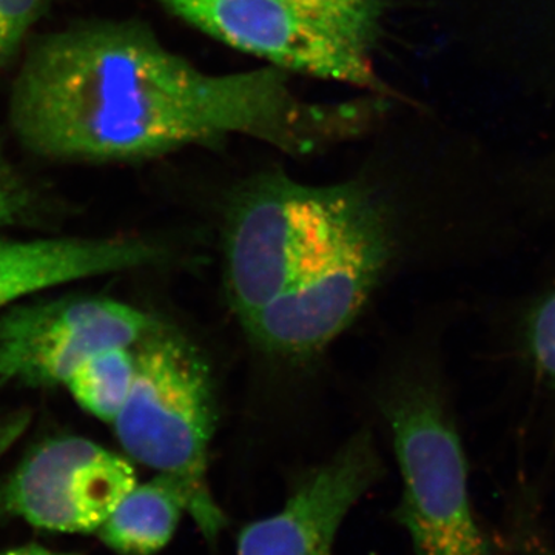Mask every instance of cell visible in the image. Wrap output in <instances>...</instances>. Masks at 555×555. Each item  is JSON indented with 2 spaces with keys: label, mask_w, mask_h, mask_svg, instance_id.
<instances>
[{
  "label": "cell",
  "mask_w": 555,
  "mask_h": 555,
  "mask_svg": "<svg viewBox=\"0 0 555 555\" xmlns=\"http://www.w3.org/2000/svg\"><path fill=\"white\" fill-rule=\"evenodd\" d=\"M393 254L385 206L369 215L275 299L244 321L251 341L301 357L328 345L366 305Z\"/></svg>",
  "instance_id": "cell-5"
},
{
  "label": "cell",
  "mask_w": 555,
  "mask_h": 555,
  "mask_svg": "<svg viewBox=\"0 0 555 555\" xmlns=\"http://www.w3.org/2000/svg\"><path fill=\"white\" fill-rule=\"evenodd\" d=\"M141 238H0V310L39 292L163 261Z\"/></svg>",
  "instance_id": "cell-10"
},
{
  "label": "cell",
  "mask_w": 555,
  "mask_h": 555,
  "mask_svg": "<svg viewBox=\"0 0 555 555\" xmlns=\"http://www.w3.org/2000/svg\"><path fill=\"white\" fill-rule=\"evenodd\" d=\"M542 555H555V554L553 553V551L547 550V551H545V553H543Z\"/></svg>",
  "instance_id": "cell-19"
},
{
  "label": "cell",
  "mask_w": 555,
  "mask_h": 555,
  "mask_svg": "<svg viewBox=\"0 0 555 555\" xmlns=\"http://www.w3.org/2000/svg\"><path fill=\"white\" fill-rule=\"evenodd\" d=\"M10 124L42 158L138 163L235 134L310 155L356 137L360 112L353 101H306L283 68L208 75L147 25L96 21L31 47L11 91Z\"/></svg>",
  "instance_id": "cell-1"
},
{
  "label": "cell",
  "mask_w": 555,
  "mask_h": 555,
  "mask_svg": "<svg viewBox=\"0 0 555 555\" xmlns=\"http://www.w3.org/2000/svg\"><path fill=\"white\" fill-rule=\"evenodd\" d=\"M184 511V492L170 477L158 474L127 492L96 534L120 555H153L169 545Z\"/></svg>",
  "instance_id": "cell-11"
},
{
  "label": "cell",
  "mask_w": 555,
  "mask_h": 555,
  "mask_svg": "<svg viewBox=\"0 0 555 555\" xmlns=\"http://www.w3.org/2000/svg\"><path fill=\"white\" fill-rule=\"evenodd\" d=\"M137 372L126 406L113 422L133 462L170 477L184 492L188 513L208 543L228 517L208 488V444L215 426L210 369L184 335L159 323L134 346Z\"/></svg>",
  "instance_id": "cell-3"
},
{
  "label": "cell",
  "mask_w": 555,
  "mask_h": 555,
  "mask_svg": "<svg viewBox=\"0 0 555 555\" xmlns=\"http://www.w3.org/2000/svg\"><path fill=\"white\" fill-rule=\"evenodd\" d=\"M0 555H78V554H68V553H60V551L49 550V547H43L40 545H27L14 547V550L3 551Z\"/></svg>",
  "instance_id": "cell-18"
},
{
  "label": "cell",
  "mask_w": 555,
  "mask_h": 555,
  "mask_svg": "<svg viewBox=\"0 0 555 555\" xmlns=\"http://www.w3.org/2000/svg\"><path fill=\"white\" fill-rule=\"evenodd\" d=\"M283 2L363 53L369 54L382 36V20L385 14L383 0H283Z\"/></svg>",
  "instance_id": "cell-13"
},
{
  "label": "cell",
  "mask_w": 555,
  "mask_h": 555,
  "mask_svg": "<svg viewBox=\"0 0 555 555\" xmlns=\"http://www.w3.org/2000/svg\"><path fill=\"white\" fill-rule=\"evenodd\" d=\"M171 14L273 67L383 91L369 54L283 0H159Z\"/></svg>",
  "instance_id": "cell-8"
},
{
  "label": "cell",
  "mask_w": 555,
  "mask_h": 555,
  "mask_svg": "<svg viewBox=\"0 0 555 555\" xmlns=\"http://www.w3.org/2000/svg\"><path fill=\"white\" fill-rule=\"evenodd\" d=\"M42 211L38 188L11 163L0 139V229L30 224Z\"/></svg>",
  "instance_id": "cell-14"
},
{
  "label": "cell",
  "mask_w": 555,
  "mask_h": 555,
  "mask_svg": "<svg viewBox=\"0 0 555 555\" xmlns=\"http://www.w3.org/2000/svg\"><path fill=\"white\" fill-rule=\"evenodd\" d=\"M382 206L358 182L308 185L283 173L258 175L235 190L225 214V284L241 323Z\"/></svg>",
  "instance_id": "cell-2"
},
{
  "label": "cell",
  "mask_w": 555,
  "mask_h": 555,
  "mask_svg": "<svg viewBox=\"0 0 555 555\" xmlns=\"http://www.w3.org/2000/svg\"><path fill=\"white\" fill-rule=\"evenodd\" d=\"M382 476L371 434H356L299 483L280 513L241 531L238 555H331L347 514Z\"/></svg>",
  "instance_id": "cell-9"
},
{
  "label": "cell",
  "mask_w": 555,
  "mask_h": 555,
  "mask_svg": "<svg viewBox=\"0 0 555 555\" xmlns=\"http://www.w3.org/2000/svg\"><path fill=\"white\" fill-rule=\"evenodd\" d=\"M30 423L31 414L28 411L11 412L0 420V459L21 440Z\"/></svg>",
  "instance_id": "cell-17"
},
{
  "label": "cell",
  "mask_w": 555,
  "mask_h": 555,
  "mask_svg": "<svg viewBox=\"0 0 555 555\" xmlns=\"http://www.w3.org/2000/svg\"><path fill=\"white\" fill-rule=\"evenodd\" d=\"M159 321L104 297L40 299L0 312V386H65L69 375L107 347H134Z\"/></svg>",
  "instance_id": "cell-6"
},
{
  "label": "cell",
  "mask_w": 555,
  "mask_h": 555,
  "mask_svg": "<svg viewBox=\"0 0 555 555\" xmlns=\"http://www.w3.org/2000/svg\"><path fill=\"white\" fill-rule=\"evenodd\" d=\"M47 5L49 0H0V65L16 53Z\"/></svg>",
  "instance_id": "cell-15"
},
{
  "label": "cell",
  "mask_w": 555,
  "mask_h": 555,
  "mask_svg": "<svg viewBox=\"0 0 555 555\" xmlns=\"http://www.w3.org/2000/svg\"><path fill=\"white\" fill-rule=\"evenodd\" d=\"M134 372L137 358L131 347H107L87 358L65 387L80 409L113 425L129 400Z\"/></svg>",
  "instance_id": "cell-12"
},
{
  "label": "cell",
  "mask_w": 555,
  "mask_h": 555,
  "mask_svg": "<svg viewBox=\"0 0 555 555\" xmlns=\"http://www.w3.org/2000/svg\"><path fill=\"white\" fill-rule=\"evenodd\" d=\"M403 495L396 511L416 555H494L478 525L462 441L429 385L398 387L385 404Z\"/></svg>",
  "instance_id": "cell-4"
},
{
  "label": "cell",
  "mask_w": 555,
  "mask_h": 555,
  "mask_svg": "<svg viewBox=\"0 0 555 555\" xmlns=\"http://www.w3.org/2000/svg\"><path fill=\"white\" fill-rule=\"evenodd\" d=\"M529 347L537 367L555 385V295L543 301L532 315Z\"/></svg>",
  "instance_id": "cell-16"
},
{
  "label": "cell",
  "mask_w": 555,
  "mask_h": 555,
  "mask_svg": "<svg viewBox=\"0 0 555 555\" xmlns=\"http://www.w3.org/2000/svg\"><path fill=\"white\" fill-rule=\"evenodd\" d=\"M137 485L126 456L89 438H49L0 481V520L21 518L43 531L91 534Z\"/></svg>",
  "instance_id": "cell-7"
}]
</instances>
